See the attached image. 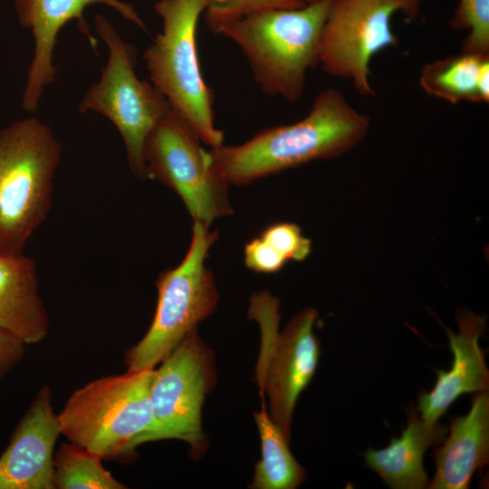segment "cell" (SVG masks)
I'll return each mask as SVG.
<instances>
[{
  "label": "cell",
  "instance_id": "1",
  "mask_svg": "<svg viewBox=\"0 0 489 489\" xmlns=\"http://www.w3.org/2000/svg\"><path fill=\"white\" fill-rule=\"evenodd\" d=\"M369 118L335 88L321 91L300 120L264 129L239 145L210 148L229 185L243 186L316 159L340 156L360 143Z\"/></svg>",
  "mask_w": 489,
  "mask_h": 489
},
{
  "label": "cell",
  "instance_id": "2",
  "mask_svg": "<svg viewBox=\"0 0 489 489\" xmlns=\"http://www.w3.org/2000/svg\"><path fill=\"white\" fill-rule=\"evenodd\" d=\"M331 4L264 8L211 30L239 47L265 94L296 101L304 92L309 71L319 64L320 38Z\"/></svg>",
  "mask_w": 489,
  "mask_h": 489
},
{
  "label": "cell",
  "instance_id": "3",
  "mask_svg": "<svg viewBox=\"0 0 489 489\" xmlns=\"http://www.w3.org/2000/svg\"><path fill=\"white\" fill-rule=\"evenodd\" d=\"M61 155L53 129L37 118L0 129V254H24L46 218Z\"/></svg>",
  "mask_w": 489,
  "mask_h": 489
},
{
  "label": "cell",
  "instance_id": "4",
  "mask_svg": "<svg viewBox=\"0 0 489 489\" xmlns=\"http://www.w3.org/2000/svg\"><path fill=\"white\" fill-rule=\"evenodd\" d=\"M154 369L102 377L76 389L58 414L61 434L101 459L133 454L153 431Z\"/></svg>",
  "mask_w": 489,
  "mask_h": 489
},
{
  "label": "cell",
  "instance_id": "5",
  "mask_svg": "<svg viewBox=\"0 0 489 489\" xmlns=\"http://www.w3.org/2000/svg\"><path fill=\"white\" fill-rule=\"evenodd\" d=\"M207 0H158L155 10L162 29L146 49L143 59L150 82L169 107L209 148L224 144L216 128L214 95L206 82L198 58L197 33Z\"/></svg>",
  "mask_w": 489,
  "mask_h": 489
},
{
  "label": "cell",
  "instance_id": "6",
  "mask_svg": "<svg viewBox=\"0 0 489 489\" xmlns=\"http://www.w3.org/2000/svg\"><path fill=\"white\" fill-rule=\"evenodd\" d=\"M218 237L209 226L194 222L189 248L176 267L157 280L158 301L143 338L125 354L128 370L155 369L199 322L213 313L218 292L206 259Z\"/></svg>",
  "mask_w": 489,
  "mask_h": 489
},
{
  "label": "cell",
  "instance_id": "7",
  "mask_svg": "<svg viewBox=\"0 0 489 489\" xmlns=\"http://www.w3.org/2000/svg\"><path fill=\"white\" fill-rule=\"evenodd\" d=\"M95 29L108 46L109 57L100 80L89 87L79 110L100 113L115 126L123 139L129 167L138 177L146 179V140L171 108L151 82L137 76L135 47L100 14Z\"/></svg>",
  "mask_w": 489,
  "mask_h": 489
},
{
  "label": "cell",
  "instance_id": "8",
  "mask_svg": "<svg viewBox=\"0 0 489 489\" xmlns=\"http://www.w3.org/2000/svg\"><path fill=\"white\" fill-rule=\"evenodd\" d=\"M317 312L306 309L279 333V301L267 291L250 300L249 316L261 329L257 365L261 396L269 400V416L290 440L292 417L300 394L312 379L321 353L313 326Z\"/></svg>",
  "mask_w": 489,
  "mask_h": 489
},
{
  "label": "cell",
  "instance_id": "9",
  "mask_svg": "<svg viewBox=\"0 0 489 489\" xmlns=\"http://www.w3.org/2000/svg\"><path fill=\"white\" fill-rule=\"evenodd\" d=\"M171 109L149 133L144 148L146 177L172 189L194 222L210 225L233 214L229 184L214 165L209 149Z\"/></svg>",
  "mask_w": 489,
  "mask_h": 489
},
{
  "label": "cell",
  "instance_id": "10",
  "mask_svg": "<svg viewBox=\"0 0 489 489\" xmlns=\"http://www.w3.org/2000/svg\"><path fill=\"white\" fill-rule=\"evenodd\" d=\"M420 0H332L319 46V64L327 73L351 82L361 95H375L370 62L381 51L396 46L395 14L417 16Z\"/></svg>",
  "mask_w": 489,
  "mask_h": 489
},
{
  "label": "cell",
  "instance_id": "11",
  "mask_svg": "<svg viewBox=\"0 0 489 489\" xmlns=\"http://www.w3.org/2000/svg\"><path fill=\"white\" fill-rule=\"evenodd\" d=\"M214 355L194 330L161 361L150 387L154 427L149 442L178 439L193 455L206 448L202 407L215 384Z\"/></svg>",
  "mask_w": 489,
  "mask_h": 489
},
{
  "label": "cell",
  "instance_id": "12",
  "mask_svg": "<svg viewBox=\"0 0 489 489\" xmlns=\"http://www.w3.org/2000/svg\"><path fill=\"white\" fill-rule=\"evenodd\" d=\"M18 21L31 31L34 40L33 59L28 68L22 96V108L35 111L45 88L54 82L57 67L53 54L57 36L70 21L77 20L81 32L86 35L91 47L96 49V38L91 34L82 16L91 5H104L115 9L124 18L146 29L133 6L120 0H12Z\"/></svg>",
  "mask_w": 489,
  "mask_h": 489
},
{
  "label": "cell",
  "instance_id": "13",
  "mask_svg": "<svg viewBox=\"0 0 489 489\" xmlns=\"http://www.w3.org/2000/svg\"><path fill=\"white\" fill-rule=\"evenodd\" d=\"M60 435L51 390L43 386L0 455V489H54V446Z\"/></svg>",
  "mask_w": 489,
  "mask_h": 489
},
{
  "label": "cell",
  "instance_id": "14",
  "mask_svg": "<svg viewBox=\"0 0 489 489\" xmlns=\"http://www.w3.org/2000/svg\"><path fill=\"white\" fill-rule=\"evenodd\" d=\"M485 321L484 316L462 312L457 315L459 331H447L454 358L451 368L436 370L435 386L418 398L417 411L427 422H437L463 394L487 391L489 371L479 345Z\"/></svg>",
  "mask_w": 489,
  "mask_h": 489
},
{
  "label": "cell",
  "instance_id": "15",
  "mask_svg": "<svg viewBox=\"0 0 489 489\" xmlns=\"http://www.w3.org/2000/svg\"><path fill=\"white\" fill-rule=\"evenodd\" d=\"M436 450V471L429 489H466L474 474L488 460L489 396L478 392L465 416L451 422L448 436Z\"/></svg>",
  "mask_w": 489,
  "mask_h": 489
},
{
  "label": "cell",
  "instance_id": "16",
  "mask_svg": "<svg viewBox=\"0 0 489 489\" xmlns=\"http://www.w3.org/2000/svg\"><path fill=\"white\" fill-rule=\"evenodd\" d=\"M0 330L25 345L48 334L49 317L39 293L36 265L32 258L0 254Z\"/></svg>",
  "mask_w": 489,
  "mask_h": 489
},
{
  "label": "cell",
  "instance_id": "17",
  "mask_svg": "<svg viewBox=\"0 0 489 489\" xmlns=\"http://www.w3.org/2000/svg\"><path fill=\"white\" fill-rule=\"evenodd\" d=\"M446 431V426L438 421L427 422L412 409L401 435L392 438L385 448H369L364 454L365 463L390 488H426L428 476L423 465L425 452L442 442Z\"/></svg>",
  "mask_w": 489,
  "mask_h": 489
},
{
  "label": "cell",
  "instance_id": "18",
  "mask_svg": "<svg viewBox=\"0 0 489 489\" xmlns=\"http://www.w3.org/2000/svg\"><path fill=\"white\" fill-rule=\"evenodd\" d=\"M418 82L427 94L452 104L488 103L489 55L461 52L427 62Z\"/></svg>",
  "mask_w": 489,
  "mask_h": 489
},
{
  "label": "cell",
  "instance_id": "19",
  "mask_svg": "<svg viewBox=\"0 0 489 489\" xmlns=\"http://www.w3.org/2000/svg\"><path fill=\"white\" fill-rule=\"evenodd\" d=\"M261 440V459L255 465L253 489H294L305 479V471L289 449L290 440L273 421L263 402L254 412Z\"/></svg>",
  "mask_w": 489,
  "mask_h": 489
},
{
  "label": "cell",
  "instance_id": "20",
  "mask_svg": "<svg viewBox=\"0 0 489 489\" xmlns=\"http://www.w3.org/2000/svg\"><path fill=\"white\" fill-rule=\"evenodd\" d=\"M101 458L81 446L62 444L54 453L53 484L58 489H122Z\"/></svg>",
  "mask_w": 489,
  "mask_h": 489
},
{
  "label": "cell",
  "instance_id": "21",
  "mask_svg": "<svg viewBox=\"0 0 489 489\" xmlns=\"http://www.w3.org/2000/svg\"><path fill=\"white\" fill-rule=\"evenodd\" d=\"M449 25L467 33L462 52L489 55V0H458Z\"/></svg>",
  "mask_w": 489,
  "mask_h": 489
},
{
  "label": "cell",
  "instance_id": "22",
  "mask_svg": "<svg viewBox=\"0 0 489 489\" xmlns=\"http://www.w3.org/2000/svg\"><path fill=\"white\" fill-rule=\"evenodd\" d=\"M302 0H207L206 21L210 29L251 12L270 8H297L305 5Z\"/></svg>",
  "mask_w": 489,
  "mask_h": 489
},
{
  "label": "cell",
  "instance_id": "23",
  "mask_svg": "<svg viewBox=\"0 0 489 489\" xmlns=\"http://www.w3.org/2000/svg\"><path fill=\"white\" fill-rule=\"evenodd\" d=\"M286 261L302 262L312 251V241L293 223L277 222L266 226L259 235Z\"/></svg>",
  "mask_w": 489,
  "mask_h": 489
},
{
  "label": "cell",
  "instance_id": "24",
  "mask_svg": "<svg viewBox=\"0 0 489 489\" xmlns=\"http://www.w3.org/2000/svg\"><path fill=\"white\" fill-rule=\"evenodd\" d=\"M244 265L259 273H275L287 263L286 259L260 235L251 239L244 248Z\"/></svg>",
  "mask_w": 489,
  "mask_h": 489
},
{
  "label": "cell",
  "instance_id": "25",
  "mask_svg": "<svg viewBox=\"0 0 489 489\" xmlns=\"http://www.w3.org/2000/svg\"><path fill=\"white\" fill-rule=\"evenodd\" d=\"M24 348L21 340L0 330V380L20 361Z\"/></svg>",
  "mask_w": 489,
  "mask_h": 489
},
{
  "label": "cell",
  "instance_id": "26",
  "mask_svg": "<svg viewBox=\"0 0 489 489\" xmlns=\"http://www.w3.org/2000/svg\"><path fill=\"white\" fill-rule=\"evenodd\" d=\"M305 4H312L324 1H332V0H302Z\"/></svg>",
  "mask_w": 489,
  "mask_h": 489
}]
</instances>
